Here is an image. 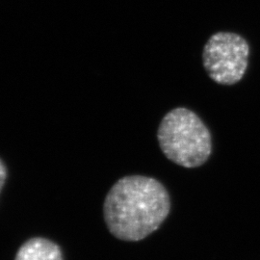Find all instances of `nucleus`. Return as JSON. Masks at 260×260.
<instances>
[{
	"mask_svg": "<svg viewBox=\"0 0 260 260\" xmlns=\"http://www.w3.org/2000/svg\"><path fill=\"white\" fill-rule=\"evenodd\" d=\"M250 53V45L240 34L220 31L205 43L203 65L214 82L231 86L243 79L249 67Z\"/></svg>",
	"mask_w": 260,
	"mask_h": 260,
	"instance_id": "obj_3",
	"label": "nucleus"
},
{
	"mask_svg": "<svg viewBox=\"0 0 260 260\" xmlns=\"http://www.w3.org/2000/svg\"><path fill=\"white\" fill-rule=\"evenodd\" d=\"M8 176V172H7V167L5 165V163L2 161V159H0V193L4 187V184L6 182Z\"/></svg>",
	"mask_w": 260,
	"mask_h": 260,
	"instance_id": "obj_5",
	"label": "nucleus"
},
{
	"mask_svg": "<svg viewBox=\"0 0 260 260\" xmlns=\"http://www.w3.org/2000/svg\"><path fill=\"white\" fill-rule=\"evenodd\" d=\"M157 138L165 156L181 167H200L212 152L209 130L195 112L185 107L175 108L164 116Z\"/></svg>",
	"mask_w": 260,
	"mask_h": 260,
	"instance_id": "obj_2",
	"label": "nucleus"
},
{
	"mask_svg": "<svg viewBox=\"0 0 260 260\" xmlns=\"http://www.w3.org/2000/svg\"><path fill=\"white\" fill-rule=\"evenodd\" d=\"M15 260H64L61 248L51 240L34 237L24 242Z\"/></svg>",
	"mask_w": 260,
	"mask_h": 260,
	"instance_id": "obj_4",
	"label": "nucleus"
},
{
	"mask_svg": "<svg viewBox=\"0 0 260 260\" xmlns=\"http://www.w3.org/2000/svg\"><path fill=\"white\" fill-rule=\"evenodd\" d=\"M171 210L164 185L152 177L128 176L119 179L105 198L104 221L109 232L123 241H140L154 233Z\"/></svg>",
	"mask_w": 260,
	"mask_h": 260,
	"instance_id": "obj_1",
	"label": "nucleus"
}]
</instances>
